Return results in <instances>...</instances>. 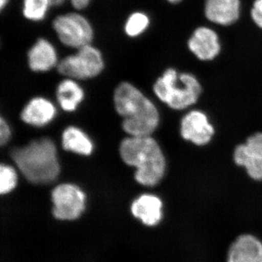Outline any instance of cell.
<instances>
[{
    "label": "cell",
    "instance_id": "obj_1",
    "mask_svg": "<svg viewBox=\"0 0 262 262\" xmlns=\"http://www.w3.org/2000/svg\"><path fill=\"white\" fill-rule=\"evenodd\" d=\"M115 108L123 117V130L131 136H150L159 123L158 108L137 88L122 82L114 94Z\"/></svg>",
    "mask_w": 262,
    "mask_h": 262
},
{
    "label": "cell",
    "instance_id": "obj_2",
    "mask_svg": "<svg viewBox=\"0 0 262 262\" xmlns=\"http://www.w3.org/2000/svg\"><path fill=\"white\" fill-rule=\"evenodd\" d=\"M122 160L137 170L136 180L141 185L154 187L163 179L166 162L159 144L150 136H131L122 141Z\"/></svg>",
    "mask_w": 262,
    "mask_h": 262
},
{
    "label": "cell",
    "instance_id": "obj_3",
    "mask_svg": "<svg viewBox=\"0 0 262 262\" xmlns=\"http://www.w3.org/2000/svg\"><path fill=\"white\" fill-rule=\"evenodd\" d=\"M11 158L25 178L34 184H48L59 174L56 146L48 138L13 149Z\"/></svg>",
    "mask_w": 262,
    "mask_h": 262
},
{
    "label": "cell",
    "instance_id": "obj_4",
    "mask_svg": "<svg viewBox=\"0 0 262 262\" xmlns=\"http://www.w3.org/2000/svg\"><path fill=\"white\" fill-rule=\"evenodd\" d=\"M153 90L160 101L173 110H182L198 101L202 86L192 74H179L175 69L169 68L155 82Z\"/></svg>",
    "mask_w": 262,
    "mask_h": 262
},
{
    "label": "cell",
    "instance_id": "obj_5",
    "mask_svg": "<svg viewBox=\"0 0 262 262\" xmlns=\"http://www.w3.org/2000/svg\"><path fill=\"white\" fill-rule=\"evenodd\" d=\"M103 68L104 61L101 51L91 44L79 48L77 53L65 57L57 65L60 74L77 80L96 77Z\"/></svg>",
    "mask_w": 262,
    "mask_h": 262
},
{
    "label": "cell",
    "instance_id": "obj_6",
    "mask_svg": "<svg viewBox=\"0 0 262 262\" xmlns=\"http://www.w3.org/2000/svg\"><path fill=\"white\" fill-rule=\"evenodd\" d=\"M53 27L60 41L67 47L79 48L91 44L94 29L83 15L70 13L58 15Z\"/></svg>",
    "mask_w": 262,
    "mask_h": 262
},
{
    "label": "cell",
    "instance_id": "obj_7",
    "mask_svg": "<svg viewBox=\"0 0 262 262\" xmlns=\"http://www.w3.org/2000/svg\"><path fill=\"white\" fill-rule=\"evenodd\" d=\"M53 215L59 220H75L84 210L85 196L77 186L63 184L52 192Z\"/></svg>",
    "mask_w": 262,
    "mask_h": 262
},
{
    "label": "cell",
    "instance_id": "obj_8",
    "mask_svg": "<svg viewBox=\"0 0 262 262\" xmlns=\"http://www.w3.org/2000/svg\"><path fill=\"white\" fill-rule=\"evenodd\" d=\"M234 161L244 167L251 179L262 181V133L250 136L245 144L235 148Z\"/></svg>",
    "mask_w": 262,
    "mask_h": 262
},
{
    "label": "cell",
    "instance_id": "obj_9",
    "mask_svg": "<svg viewBox=\"0 0 262 262\" xmlns=\"http://www.w3.org/2000/svg\"><path fill=\"white\" fill-rule=\"evenodd\" d=\"M181 134L185 140L198 146H204L211 140L214 128L204 113L194 110L183 117L181 122Z\"/></svg>",
    "mask_w": 262,
    "mask_h": 262
},
{
    "label": "cell",
    "instance_id": "obj_10",
    "mask_svg": "<svg viewBox=\"0 0 262 262\" xmlns=\"http://www.w3.org/2000/svg\"><path fill=\"white\" fill-rule=\"evenodd\" d=\"M188 48L198 59L210 61L221 52L220 38L217 33L208 27H198L187 42Z\"/></svg>",
    "mask_w": 262,
    "mask_h": 262
},
{
    "label": "cell",
    "instance_id": "obj_11",
    "mask_svg": "<svg viewBox=\"0 0 262 262\" xmlns=\"http://www.w3.org/2000/svg\"><path fill=\"white\" fill-rule=\"evenodd\" d=\"M227 262H262L261 241L252 234H241L231 244Z\"/></svg>",
    "mask_w": 262,
    "mask_h": 262
},
{
    "label": "cell",
    "instance_id": "obj_12",
    "mask_svg": "<svg viewBox=\"0 0 262 262\" xmlns=\"http://www.w3.org/2000/svg\"><path fill=\"white\" fill-rule=\"evenodd\" d=\"M241 8V0H206L205 15L212 23L227 27L238 20Z\"/></svg>",
    "mask_w": 262,
    "mask_h": 262
},
{
    "label": "cell",
    "instance_id": "obj_13",
    "mask_svg": "<svg viewBox=\"0 0 262 262\" xmlns=\"http://www.w3.org/2000/svg\"><path fill=\"white\" fill-rule=\"evenodd\" d=\"M131 212L144 225L154 227L163 218V203L158 196L143 194L132 203Z\"/></svg>",
    "mask_w": 262,
    "mask_h": 262
},
{
    "label": "cell",
    "instance_id": "obj_14",
    "mask_svg": "<svg viewBox=\"0 0 262 262\" xmlns=\"http://www.w3.org/2000/svg\"><path fill=\"white\" fill-rule=\"evenodd\" d=\"M28 62L34 72H48L58 65L56 48L48 39L40 38L29 50Z\"/></svg>",
    "mask_w": 262,
    "mask_h": 262
},
{
    "label": "cell",
    "instance_id": "obj_15",
    "mask_svg": "<svg viewBox=\"0 0 262 262\" xmlns=\"http://www.w3.org/2000/svg\"><path fill=\"white\" fill-rule=\"evenodd\" d=\"M56 110L53 103L46 98H34L22 111V120L33 126H44L53 120Z\"/></svg>",
    "mask_w": 262,
    "mask_h": 262
},
{
    "label": "cell",
    "instance_id": "obj_16",
    "mask_svg": "<svg viewBox=\"0 0 262 262\" xmlns=\"http://www.w3.org/2000/svg\"><path fill=\"white\" fill-rule=\"evenodd\" d=\"M56 95L60 106L67 112L74 111L84 97L82 88L72 79H66L60 82Z\"/></svg>",
    "mask_w": 262,
    "mask_h": 262
},
{
    "label": "cell",
    "instance_id": "obj_17",
    "mask_svg": "<svg viewBox=\"0 0 262 262\" xmlns=\"http://www.w3.org/2000/svg\"><path fill=\"white\" fill-rule=\"evenodd\" d=\"M62 146L67 151L82 155H89L93 151L91 139L80 129L69 127L62 135Z\"/></svg>",
    "mask_w": 262,
    "mask_h": 262
},
{
    "label": "cell",
    "instance_id": "obj_18",
    "mask_svg": "<svg viewBox=\"0 0 262 262\" xmlns=\"http://www.w3.org/2000/svg\"><path fill=\"white\" fill-rule=\"evenodd\" d=\"M49 0H24V17L32 21H39L45 18L49 7Z\"/></svg>",
    "mask_w": 262,
    "mask_h": 262
},
{
    "label": "cell",
    "instance_id": "obj_19",
    "mask_svg": "<svg viewBox=\"0 0 262 262\" xmlns=\"http://www.w3.org/2000/svg\"><path fill=\"white\" fill-rule=\"evenodd\" d=\"M149 18L145 13L136 12L127 18L125 31L127 36L136 37L144 33L149 26Z\"/></svg>",
    "mask_w": 262,
    "mask_h": 262
},
{
    "label": "cell",
    "instance_id": "obj_20",
    "mask_svg": "<svg viewBox=\"0 0 262 262\" xmlns=\"http://www.w3.org/2000/svg\"><path fill=\"white\" fill-rule=\"evenodd\" d=\"M17 175L14 169L2 164L0 166V193L7 194L16 186Z\"/></svg>",
    "mask_w": 262,
    "mask_h": 262
},
{
    "label": "cell",
    "instance_id": "obj_21",
    "mask_svg": "<svg viewBox=\"0 0 262 262\" xmlns=\"http://www.w3.org/2000/svg\"><path fill=\"white\" fill-rule=\"evenodd\" d=\"M251 15L254 24L262 29V0H255L251 8Z\"/></svg>",
    "mask_w": 262,
    "mask_h": 262
},
{
    "label": "cell",
    "instance_id": "obj_22",
    "mask_svg": "<svg viewBox=\"0 0 262 262\" xmlns=\"http://www.w3.org/2000/svg\"><path fill=\"white\" fill-rule=\"evenodd\" d=\"M10 136V127L4 119L1 117L0 120V144L4 145L9 140Z\"/></svg>",
    "mask_w": 262,
    "mask_h": 262
},
{
    "label": "cell",
    "instance_id": "obj_23",
    "mask_svg": "<svg viewBox=\"0 0 262 262\" xmlns=\"http://www.w3.org/2000/svg\"><path fill=\"white\" fill-rule=\"evenodd\" d=\"M91 0H71L72 5L77 10H82L87 8Z\"/></svg>",
    "mask_w": 262,
    "mask_h": 262
},
{
    "label": "cell",
    "instance_id": "obj_24",
    "mask_svg": "<svg viewBox=\"0 0 262 262\" xmlns=\"http://www.w3.org/2000/svg\"><path fill=\"white\" fill-rule=\"evenodd\" d=\"M51 6H60L63 4L66 0H49Z\"/></svg>",
    "mask_w": 262,
    "mask_h": 262
},
{
    "label": "cell",
    "instance_id": "obj_25",
    "mask_svg": "<svg viewBox=\"0 0 262 262\" xmlns=\"http://www.w3.org/2000/svg\"><path fill=\"white\" fill-rule=\"evenodd\" d=\"M8 1H9V0H0V8H1L2 10H3V8L6 6Z\"/></svg>",
    "mask_w": 262,
    "mask_h": 262
},
{
    "label": "cell",
    "instance_id": "obj_26",
    "mask_svg": "<svg viewBox=\"0 0 262 262\" xmlns=\"http://www.w3.org/2000/svg\"><path fill=\"white\" fill-rule=\"evenodd\" d=\"M168 3H171V4H178V3H181L182 0H167Z\"/></svg>",
    "mask_w": 262,
    "mask_h": 262
}]
</instances>
